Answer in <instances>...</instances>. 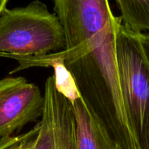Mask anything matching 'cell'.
<instances>
[{
  "label": "cell",
  "mask_w": 149,
  "mask_h": 149,
  "mask_svg": "<svg viewBox=\"0 0 149 149\" xmlns=\"http://www.w3.org/2000/svg\"><path fill=\"white\" fill-rule=\"evenodd\" d=\"M65 34L58 16L39 0L5 8L0 15V57L44 56L63 51Z\"/></svg>",
  "instance_id": "cell-1"
},
{
  "label": "cell",
  "mask_w": 149,
  "mask_h": 149,
  "mask_svg": "<svg viewBox=\"0 0 149 149\" xmlns=\"http://www.w3.org/2000/svg\"><path fill=\"white\" fill-rule=\"evenodd\" d=\"M48 67L54 69L53 78L55 86L62 95L71 102H73L80 97L76 83L62 60H53L49 64Z\"/></svg>",
  "instance_id": "cell-7"
},
{
  "label": "cell",
  "mask_w": 149,
  "mask_h": 149,
  "mask_svg": "<svg viewBox=\"0 0 149 149\" xmlns=\"http://www.w3.org/2000/svg\"><path fill=\"white\" fill-rule=\"evenodd\" d=\"M140 38H141L142 45L144 47L145 52L147 54V57H148L149 61V32L140 33Z\"/></svg>",
  "instance_id": "cell-10"
},
{
  "label": "cell",
  "mask_w": 149,
  "mask_h": 149,
  "mask_svg": "<svg viewBox=\"0 0 149 149\" xmlns=\"http://www.w3.org/2000/svg\"><path fill=\"white\" fill-rule=\"evenodd\" d=\"M8 2H9V0H0V15H1L2 11L6 8Z\"/></svg>",
  "instance_id": "cell-11"
},
{
  "label": "cell",
  "mask_w": 149,
  "mask_h": 149,
  "mask_svg": "<svg viewBox=\"0 0 149 149\" xmlns=\"http://www.w3.org/2000/svg\"><path fill=\"white\" fill-rule=\"evenodd\" d=\"M122 24L136 33L149 32V0H115Z\"/></svg>",
  "instance_id": "cell-6"
},
{
  "label": "cell",
  "mask_w": 149,
  "mask_h": 149,
  "mask_svg": "<svg viewBox=\"0 0 149 149\" xmlns=\"http://www.w3.org/2000/svg\"><path fill=\"white\" fill-rule=\"evenodd\" d=\"M116 58L124 105L138 140L149 113V61L140 33L122 23L116 36Z\"/></svg>",
  "instance_id": "cell-2"
},
{
  "label": "cell",
  "mask_w": 149,
  "mask_h": 149,
  "mask_svg": "<svg viewBox=\"0 0 149 149\" xmlns=\"http://www.w3.org/2000/svg\"><path fill=\"white\" fill-rule=\"evenodd\" d=\"M45 106L33 149H77L72 102L56 88L53 76L45 85Z\"/></svg>",
  "instance_id": "cell-4"
},
{
  "label": "cell",
  "mask_w": 149,
  "mask_h": 149,
  "mask_svg": "<svg viewBox=\"0 0 149 149\" xmlns=\"http://www.w3.org/2000/svg\"><path fill=\"white\" fill-rule=\"evenodd\" d=\"M72 104L77 149H123L81 97Z\"/></svg>",
  "instance_id": "cell-5"
},
{
  "label": "cell",
  "mask_w": 149,
  "mask_h": 149,
  "mask_svg": "<svg viewBox=\"0 0 149 149\" xmlns=\"http://www.w3.org/2000/svg\"><path fill=\"white\" fill-rule=\"evenodd\" d=\"M45 96L23 77L0 79V138L42 117Z\"/></svg>",
  "instance_id": "cell-3"
},
{
  "label": "cell",
  "mask_w": 149,
  "mask_h": 149,
  "mask_svg": "<svg viewBox=\"0 0 149 149\" xmlns=\"http://www.w3.org/2000/svg\"><path fill=\"white\" fill-rule=\"evenodd\" d=\"M140 149H149V113L138 139Z\"/></svg>",
  "instance_id": "cell-9"
},
{
  "label": "cell",
  "mask_w": 149,
  "mask_h": 149,
  "mask_svg": "<svg viewBox=\"0 0 149 149\" xmlns=\"http://www.w3.org/2000/svg\"><path fill=\"white\" fill-rule=\"evenodd\" d=\"M39 125L25 134L0 138V149H33Z\"/></svg>",
  "instance_id": "cell-8"
}]
</instances>
